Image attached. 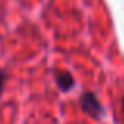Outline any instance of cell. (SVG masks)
<instances>
[{
  "mask_svg": "<svg viewBox=\"0 0 124 124\" xmlns=\"http://www.w3.org/2000/svg\"><path fill=\"white\" fill-rule=\"evenodd\" d=\"M80 107L85 113H88L93 118H99L102 116V105L97 101V97L94 96V93H83L80 96Z\"/></svg>",
  "mask_w": 124,
  "mask_h": 124,
  "instance_id": "cell-1",
  "label": "cell"
},
{
  "mask_svg": "<svg viewBox=\"0 0 124 124\" xmlns=\"http://www.w3.org/2000/svg\"><path fill=\"white\" fill-rule=\"evenodd\" d=\"M55 79H57V83L61 88V91H69L74 85V79L69 72H57Z\"/></svg>",
  "mask_w": 124,
  "mask_h": 124,
  "instance_id": "cell-2",
  "label": "cell"
},
{
  "mask_svg": "<svg viewBox=\"0 0 124 124\" xmlns=\"http://www.w3.org/2000/svg\"><path fill=\"white\" fill-rule=\"evenodd\" d=\"M3 85H5V74L0 71V94H2V90H3Z\"/></svg>",
  "mask_w": 124,
  "mask_h": 124,
  "instance_id": "cell-3",
  "label": "cell"
},
{
  "mask_svg": "<svg viewBox=\"0 0 124 124\" xmlns=\"http://www.w3.org/2000/svg\"><path fill=\"white\" fill-rule=\"evenodd\" d=\"M123 113H124V97H123Z\"/></svg>",
  "mask_w": 124,
  "mask_h": 124,
  "instance_id": "cell-4",
  "label": "cell"
}]
</instances>
